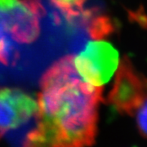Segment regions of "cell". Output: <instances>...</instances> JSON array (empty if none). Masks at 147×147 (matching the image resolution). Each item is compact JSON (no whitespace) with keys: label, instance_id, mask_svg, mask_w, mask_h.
<instances>
[{"label":"cell","instance_id":"obj_1","mask_svg":"<svg viewBox=\"0 0 147 147\" xmlns=\"http://www.w3.org/2000/svg\"><path fill=\"white\" fill-rule=\"evenodd\" d=\"M101 86L85 82L67 55L42 74L36 125L28 131L30 147H89L97 133Z\"/></svg>","mask_w":147,"mask_h":147},{"label":"cell","instance_id":"obj_2","mask_svg":"<svg viewBox=\"0 0 147 147\" xmlns=\"http://www.w3.org/2000/svg\"><path fill=\"white\" fill-rule=\"evenodd\" d=\"M147 100V77L138 71L128 57L121 59L116 69L107 103L122 115L132 116Z\"/></svg>","mask_w":147,"mask_h":147},{"label":"cell","instance_id":"obj_3","mask_svg":"<svg viewBox=\"0 0 147 147\" xmlns=\"http://www.w3.org/2000/svg\"><path fill=\"white\" fill-rule=\"evenodd\" d=\"M119 63L118 51L110 42L101 40L88 42L79 55L74 57V66L81 78L94 86L105 85Z\"/></svg>","mask_w":147,"mask_h":147},{"label":"cell","instance_id":"obj_4","mask_svg":"<svg viewBox=\"0 0 147 147\" xmlns=\"http://www.w3.org/2000/svg\"><path fill=\"white\" fill-rule=\"evenodd\" d=\"M38 105L30 95L18 88H0V138L37 115Z\"/></svg>","mask_w":147,"mask_h":147},{"label":"cell","instance_id":"obj_5","mask_svg":"<svg viewBox=\"0 0 147 147\" xmlns=\"http://www.w3.org/2000/svg\"><path fill=\"white\" fill-rule=\"evenodd\" d=\"M0 12L7 33L14 41L30 43L38 38V17L19 0H0Z\"/></svg>","mask_w":147,"mask_h":147},{"label":"cell","instance_id":"obj_6","mask_svg":"<svg viewBox=\"0 0 147 147\" xmlns=\"http://www.w3.org/2000/svg\"><path fill=\"white\" fill-rule=\"evenodd\" d=\"M85 26L92 39H105L115 30L114 20L105 14L96 13L93 11H86L82 13Z\"/></svg>","mask_w":147,"mask_h":147},{"label":"cell","instance_id":"obj_7","mask_svg":"<svg viewBox=\"0 0 147 147\" xmlns=\"http://www.w3.org/2000/svg\"><path fill=\"white\" fill-rule=\"evenodd\" d=\"M51 2L53 5L61 11L68 19L72 20L82 15L86 0H51Z\"/></svg>","mask_w":147,"mask_h":147},{"label":"cell","instance_id":"obj_8","mask_svg":"<svg viewBox=\"0 0 147 147\" xmlns=\"http://www.w3.org/2000/svg\"><path fill=\"white\" fill-rule=\"evenodd\" d=\"M136 123L139 133L147 139V100L136 112Z\"/></svg>","mask_w":147,"mask_h":147},{"label":"cell","instance_id":"obj_9","mask_svg":"<svg viewBox=\"0 0 147 147\" xmlns=\"http://www.w3.org/2000/svg\"><path fill=\"white\" fill-rule=\"evenodd\" d=\"M24 5L36 15L38 18H41L46 15V10L41 3V0H19Z\"/></svg>","mask_w":147,"mask_h":147},{"label":"cell","instance_id":"obj_10","mask_svg":"<svg viewBox=\"0 0 147 147\" xmlns=\"http://www.w3.org/2000/svg\"><path fill=\"white\" fill-rule=\"evenodd\" d=\"M12 47H11L9 39L0 41V63L9 65L11 61Z\"/></svg>","mask_w":147,"mask_h":147},{"label":"cell","instance_id":"obj_11","mask_svg":"<svg viewBox=\"0 0 147 147\" xmlns=\"http://www.w3.org/2000/svg\"><path fill=\"white\" fill-rule=\"evenodd\" d=\"M7 33L6 30L5 26H4V22L3 20V17L1 15V12H0V41L1 40H6V39H8V37H7Z\"/></svg>","mask_w":147,"mask_h":147}]
</instances>
